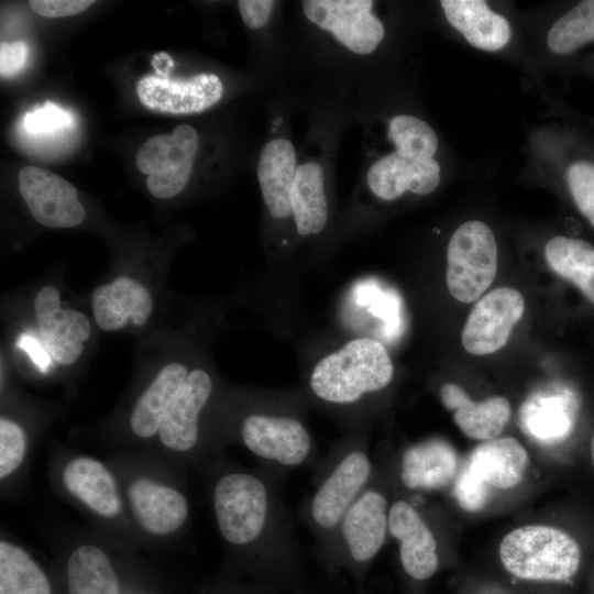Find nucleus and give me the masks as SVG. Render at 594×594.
I'll return each instance as SVG.
<instances>
[{
    "instance_id": "1",
    "label": "nucleus",
    "mask_w": 594,
    "mask_h": 594,
    "mask_svg": "<svg viewBox=\"0 0 594 594\" xmlns=\"http://www.w3.org/2000/svg\"><path fill=\"white\" fill-rule=\"evenodd\" d=\"M280 481L266 471L230 472L218 479L213 509L229 544L255 550L268 560L296 556L299 542L278 490Z\"/></svg>"
},
{
    "instance_id": "2",
    "label": "nucleus",
    "mask_w": 594,
    "mask_h": 594,
    "mask_svg": "<svg viewBox=\"0 0 594 594\" xmlns=\"http://www.w3.org/2000/svg\"><path fill=\"white\" fill-rule=\"evenodd\" d=\"M316 465L312 490L300 516L327 554L344 514L370 484L375 471L360 439L340 443Z\"/></svg>"
},
{
    "instance_id": "3",
    "label": "nucleus",
    "mask_w": 594,
    "mask_h": 594,
    "mask_svg": "<svg viewBox=\"0 0 594 594\" xmlns=\"http://www.w3.org/2000/svg\"><path fill=\"white\" fill-rule=\"evenodd\" d=\"M394 365L377 340L358 338L322 358L309 377L311 394L334 406L359 404L389 385Z\"/></svg>"
},
{
    "instance_id": "4",
    "label": "nucleus",
    "mask_w": 594,
    "mask_h": 594,
    "mask_svg": "<svg viewBox=\"0 0 594 594\" xmlns=\"http://www.w3.org/2000/svg\"><path fill=\"white\" fill-rule=\"evenodd\" d=\"M505 569L518 579L564 582L578 571L581 550L566 532L544 525H529L507 534L499 544Z\"/></svg>"
},
{
    "instance_id": "5",
    "label": "nucleus",
    "mask_w": 594,
    "mask_h": 594,
    "mask_svg": "<svg viewBox=\"0 0 594 594\" xmlns=\"http://www.w3.org/2000/svg\"><path fill=\"white\" fill-rule=\"evenodd\" d=\"M244 447L263 464L264 471L279 480L299 468L318 461L312 436L298 417L273 411H255L242 421Z\"/></svg>"
},
{
    "instance_id": "6",
    "label": "nucleus",
    "mask_w": 594,
    "mask_h": 594,
    "mask_svg": "<svg viewBox=\"0 0 594 594\" xmlns=\"http://www.w3.org/2000/svg\"><path fill=\"white\" fill-rule=\"evenodd\" d=\"M497 255L494 233L486 223H462L447 249L446 280L453 298L464 304L479 299L496 276Z\"/></svg>"
},
{
    "instance_id": "7",
    "label": "nucleus",
    "mask_w": 594,
    "mask_h": 594,
    "mask_svg": "<svg viewBox=\"0 0 594 594\" xmlns=\"http://www.w3.org/2000/svg\"><path fill=\"white\" fill-rule=\"evenodd\" d=\"M376 483L373 475L370 484L346 510L326 556L363 565L381 551L389 534L391 506L385 491Z\"/></svg>"
},
{
    "instance_id": "8",
    "label": "nucleus",
    "mask_w": 594,
    "mask_h": 594,
    "mask_svg": "<svg viewBox=\"0 0 594 594\" xmlns=\"http://www.w3.org/2000/svg\"><path fill=\"white\" fill-rule=\"evenodd\" d=\"M199 139L189 124L177 125L169 134L151 136L136 152L135 165L147 176L152 196L167 199L178 195L188 183Z\"/></svg>"
},
{
    "instance_id": "9",
    "label": "nucleus",
    "mask_w": 594,
    "mask_h": 594,
    "mask_svg": "<svg viewBox=\"0 0 594 594\" xmlns=\"http://www.w3.org/2000/svg\"><path fill=\"white\" fill-rule=\"evenodd\" d=\"M301 7L310 22L355 54L373 53L384 38V26L373 14L371 0H306Z\"/></svg>"
},
{
    "instance_id": "10",
    "label": "nucleus",
    "mask_w": 594,
    "mask_h": 594,
    "mask_svg": "<svg viewBox=\"0 0 594 594\" xmlns=\"http://www.w3.org/2000/svg\"><path fill=\"white\" fill-rule=\"evenodd\" d=\"M525 310L524 296L515 288L499 287L472 308L464 323L461 341L466 352L486 355L502 349Z\"/></svg>"
},
{
    "instance_id": "11",
    "label": "nucleus",
    "mask_w": 594,
    "mask_h": 594,
    "mask_svg": "<svg viewBox=\"0 0 594 594\" xmlns=\"http://www.w3.org/2000/svg\"><path fill=\"white\" fill-rule=\"evenodd\" d=\"M19 190L31 216L42 226L64 229L80 224L86 216L77 189L57 174L35 166L18 175Z\"/></svg>"
},
{
    "instance_id": "12",
    "label": "nucleus",
    "mask_w": 594,
    "mask_h": 594,
    "mask_svg": "<svg viewBox=\"0 0 594 594\" xmlns=\"http://www.w3.org/2000/svg\"><path fill=\"white\" fill-rule=\"evenodd\" d=\"M136 95L147 109L169 114H193L215 106L223 95L216 74L201 73L189 78L150 74L136 82Z\"/></svg>"
},
{
    "instance_id": "13",
    "label": "nucleus",
    "mask_w": 594,
    "mask_h": 594,
    "mask_svg": "<svg viewBox=\"0 0 594 594\" xmlns=\"http://www.w3.org/2000/svg\"><path fill=\"white\" fill-rule=\"evenodd\" d=\"M35 317L43 346L59 364L74 363L90 336V322L80 311L62 309L61 296L53 286L43 287L34 301Z\"/></svg>"
},
{
    "instance_id": "14",
    "label": "nucleus",
    "mask_w": 594,
    "mask_h": 594,
    "mask_svg": "<svg viewBox=\"0 0 594 594\" xmlns=\"http://www.w3.org/2000/svg\"><path fill=\"white\" fill-rule=\"evenodd\" d=\"M388 532L399 543L404 571L414 580L431 578L439 565L436 537L416 507L396 499L389 507Z\"/></svg>"
},
{
    "instance_id": "15",
    "label": "nucleus",
    "mask_w": 594,
    "mask_h": 594,
    "mask_svg": "<svg viewBox=\"0 0 594 594\" xmlns=\"http://www.w3.org/2000/svg\"><path fill=\"white\" fill-rule=\"evenodd\" d=\"M212 392L210 375L200 369L190 371L165 414L158 435L167 448L178 452L193 449L199 436L198 418Z\"/></svg>"
},
{
    "instance_id": "16",
    "label": "nucleus",
    "mask_w": 594,
    "mask_h": 594,
    "mask_svg": "<svg viewBox=\"0 0 594 594\" xmlns=\"http://www.w3.org/2000/svg\"><path fill=\"white\" fill-rule=\"evenodd\" d=\"M366 180L372 193L384 200H394L406 191L428 195L440 183V166L435 158L413 160L395 151L370 167Z\"/></svg>"
},
{
    "instance_id": "17",
    "label": "nucleus",
    "mask_w": 594,
    "mask_h": 594,
    "mask_svg": "<svg viewBox=\"0 0 594 594\" xmlns=\"http://www.w3.org/2000/svg\"><path fill=\"white\" fill-rule=\"evenodd\" d=\"M91 306L97 324L102 330L114 331L128 321L135 326L144 324L152 314L153 301L142 284L120 276L94 290Z\"/></svg>"
},
{
    "instance_id": "18",
    "label": "nucleus",
    "mask_w": 594,
    "mask_h": 594,
    "mask_svg": "<svg viewBox=\"0 0 594 594\" xmlns=\"http://www.w3.org/2000/svg\"><path fill=\"white\" fill-rule=\"evenodd\" d=\"M443 406L453 413V420L469 438L482 441L496 439L510 419L509 402L492 396L473 402L457 384L446 383L440 388Z\"/></svg>"
},
{
    "instance_id": "19",
    "label": "nucleus",
    "mask_w": 594,
    "mask_h": 594,
    "mask_svg": "<svg viewBox=\"0 0 594 594\" xmlns=\"http://www.w3.org/2000/svg\"><path fill=\"white\" fill-rule=\"evenodd\" d=\"M128 496L135 518L152 534L174 532L188 516V504L180 492L146 477L133 481Z\"/></svg>"
},
{
    "instance_id": "20",
    "label": "nucleus",
    "mask_w": 594,
    "mask_h": 594,
    "mask_svg": "<svg viewBox=\"0 0 594 594\" xmlns=\"http://www.w3.org/2000/svg\"><path fill=\"white\" fill-rule=\"evenodd\" d=\"M529 465V457L512 437L483 441L469 455L464 466L483 484L508 490L520 483Z\"/></svg>"
},
{
    "instance_id": "21",
    "label": "nucleus",
    "mask_w": 594,
    "mask_h": 594,
    "mask_svg": "<svg viewBox=\"0 0 594 594\" xmlns=\"http://www.w3.org/2000/svg\"><path fill=\"white\" fill-rule=\"evenodd\" d=\"M458 470V457L446 441L431 439L409 447L400 461L399 477L408 490L433 491L451 483Z\"/></svg>"
},
{
    "instance_id": "22",
    "label": "nucleus",
    "mask_w": 594,
    "mask_h": 594,
    "mask_svg": "<svg viewBox=\"0 0 594 594\" xmlns=\"http://www.w3.org/2000/svg\"><path fill=\"white\" fill-rule=\"evenodd\" d=\"M296 170V152L290 141L280 138L264 145L257 179L267 210L276 219L292 215L290 193Z\"/></svg>"
},
{
    "instance_id": "23",
    "label": "nucleus",
    "mask_w": 594,
    "mask_h": 594,
    "mask_svg": "<svg viewBox=\"0 0 594 594\" xmlns=\"http://www.w3.org/2000/svg\"><path fill=\"white\" fill-rule=\"evenodd\" d=\"M448 22L474 47L483 51L503 48L510 40V26L501 14L482 0H441Z\"/></svg>"
},
{
    "instance_id": "24",
    "label": "nucleus",
    "mask_w": 594,
    "mask_h": 594,
    "mask_svg": "<svg viewBox=\"0 0 594 594\" xmlns=\"http://www.w3.org/2000/svg\"><path fill=\"white\" fill-rule=\"evenodd\" d=\"M63 480L68 492L95 513L112 517L120 512L116 481L101 462L87 457L76 458L66 465Z\"/></svg>"
},
{
    "instance_id": "25",
    "label": "nucleus",
    "mask_w": 594,
    "mask_h": 594,
    "mask_svg": "<svg viewBox=\"0 0 594 594\" xmlns=\"http://www.w3.org/2000/svg\"><path fill=\"white\" fill-rule=\"evenodd\" d=\"M188 375L180 363L164 366L138 399L130 418L133 432L150 438L158 432L161 422Z\"/></svg>"
},
{
    "instance_id": "26",
    "label": "nucleus",
    "mask_w": 594,
    "mask_h": 594,
    "mask_svg": "<svg viewBox=\"0 0 594 594\" xmlns=\"http://www.w3.org/2000/svg\"><path fill=\"white\" fill-rule=\"evenodd\" d=\"M290 207L300 235L317 234L324 229L328 204L320 164L308 162L297 167L290 193Z\"/></svg>"
},
{
    "instance_id": "27",
    "label": "nucleus",
    "mask_w": 594,
    "mask_h": 594,
    "mask_svg": "<svg viewBox=\"0 0 594 594\" xmlns=\"http://www.w3.org/2000/svg\"><path fill=\"white\" fill-rule=\"evenodd\" d=\"M551 270L573 283L594 305V248L588 242L557 235L544 246Z\"/></svg>"
},
{
    "instance_id": "28",
    "label": "nucleus",
    "mask_w": 594,
    "mask_h": 594,
    "mask_svg": "<svg viewBox=\"0 0 594 594\" xmlns=\"http://www.w3.org/2000/svg\"><path fill=\"white\" fill-rule=\"evenodd\" d=\"M520 419L526 433L547 444L563 440L572 427L566 400L560 394L546 392L525 402Z\"/></svg>"
},
{
    "instance_id": "29",
    "label": "nucleus",
    "mask_w": 594,
    "mask_h": 594,
    "mask_svg": "<svg viewBox=\"0 0 594 594\" xmlns=\"http://www.w3.org/2000/svg\"><path fill=\"white\" fill-rule=\"evenodd\" d=\"M69 594H119V583L108 557L91 544L78 547L67 562Z\"/></svg>"
},
{
    "instance_id": "30",
    "label": "nucleus",
    "mask_w": 594,
    "mask_h": 594,
    "mask_svg": "<svg viewBox=\"0 0 594 594\" xmlns=\"http://www.w3.org/2000/svg\"><path fill=\"white\" fill-rule=\"evenodd\" d=\"M0 594H51L41 568L20 547L0 542Z\"/></svg>"
},
{
    "instance_id": "31",
    "label": "nucleus",
    "mask_w": 594,
    "mask_h": 594,
    "mask_svg": "<svg viewBox=\"0 0 594 594\" xmlns=\"http://www.w3.org/2000/svg\"><path fill=\"white\" fill-rule=\"evenodd\" d=\"M594 41V0H584L550 28L547 44L556 54H570Z\"/></svg>"
},
{
    "instance_id": "32",
    "label": "nucleus",
    "mask_w": 594,
    "mask_h": 594,
    "mask_svg": "<svg viewBox=\"0 0 594 594\" xmlns=\"http://www.w3.org/2000/svg\"><path fill=\"white\" fill-rule=\"evenodd\" d=\"M388 136L397 153L413 160L433 158L438 148L433 129L424 120L409 114L391 119Z\"/></svg>"
},
{
    "instance_id": "33",
    "label": "nucleus",
    "mask_w": 594,
    "mask_h": 594,
    "mask_svg": "<svg viewBox=\"0 0 594 594\" xmlns=\"http://www.w3.org/2000/svg\"><path fill=\"white\" fill-rule=\"evenodd\" d=\"M566 183L579 211L594 228V163H572L566 170Z\"/></svg>"
},
{
    "instance_id": "34",
    "label": "nucleus",
    "mask_w": 594,
    "mask_h": 594,
    "mask_svg": "<svg viewBox=\"0 0 594 594\" xmlns=\"http://www.w3.org/2000/svg\"><path fill=\"white\" fill-rule=\"evenodd\" d=\"M25 451V437L22 428L14 421L0 419V477L13 473L21 464Z\"/></svg>"
},
{
    "instance_id": "35",
    "label": "nucleus",
    "mask_w": 594,
    "mask_h": 594,
    "mask_svg": "<svg viewBox=\"0 0 594 594\" xmlns=\"http://www.w3.org/2000/svg\"><path fill=\"white\" fill-rule=\"evenodd\" d=\"M453 493L462 509L477 512L487 502L488 486L463 466L455 479Z\"/></svg>"
},
{
    "instance_id": "36",
    "label": "nucleus",
    "mask_w": 594,
    "mask_h": 594,
    "mask_svg": "<svg viewBox=\"0 0 594 594\" xmlns=\"http://www.w3.org/2000/svg\"><path fill=\"white\" fill-rule=\"evenodd\" d=\"M70 119L67 112L46 103L45 108L29 113L24 124L30 132L44 133L67 125Z\"/></svg>"
},
{
    "instance_id": "37",
    "label": "nucleus",
    "mask_w": 594,
    "mask_h": 594,
    "mask_svg": "<svg viewBox=\"0 0 594 594\" xmlns=\"http://www.w3.org/2000/svg\"><path fill=\"white\" fill-rule=\"evenodd\" d=\"M30 47L24 41L0 44V75L10 78L19 74L26 65Z\"/></svg>"
},
{
    "instance_id": "38",
    "label": "nucleus",
    "mask_w": 594,
    "mask_h": 594,
    "mask_svg": "<svg viewBox=\"0 0 594 594\" xmlns=\"http://www.w3.org/2000/svg\"><path fill=\"white\" fill-rule=\"evenodd\" d=\"M92 3L91 0H32L29 4L44 18H64L79 14Z\"/></svg>"
},
{
    "instance_id": "39",
    "label": "nucleus",
    "mask_w": 594,
    "mask_h": 594,
    "mask_svg": "<svg viewBox=\"0 0 594 594\" xmlns=\"http://www.w3.org/2000/svg\"><path fill=\"white\" fill-rule=\"evenodd\" d=\"M275 1L272 0H240L239 11L244 24L252 30L267 24Z\"/></svg>"
},
{
    "instance_id": "40",
    "label": "nucleus",
    "mask_w": 594,
    "mask_h": 594,
    "mask_svg": "<svg viewBox=\"0 0 594 594\" xmlns=\"http://www.w3.org/2000/svg\"><path fill=\"white\" fill-rule=\"evenodd\" d=\"M16 344L30 355L31 360L40 367L41 371L45 372L47 370L48 365L51 364V355L34 334H21Z\"/></svg>"
},
{
    "instance_id": "41",
    "label": "nucleus",
    "mask_w": 594,
    "mask_h": 594,
    "mask_svg": "<svg viewBox=\"0 0 594 594\" xmlns=\"http://www.w3.org/2000/svg\"><path fill=\"white\" fill-rule=\"evenodd\" d=\"M591 457H592V462L594 465V435H593L592 443H591Z\"/></svg>"
}]
</instances>
